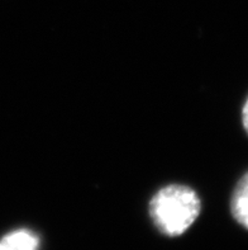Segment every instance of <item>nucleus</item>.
Masks as SVG:
<instances>
[{
    "label": "nucleus",
    "mask_w": 248,
    "mask_h": 250,
    "mask_svg": "<svg viewBox=\"0 0 248 250\" xmlns=\"http://www.w3.org/2000/svg\"><path fill=\"white\" fill-rule=\"evenodd\" d=\"M201 201L189 186L169 184L158 189L150 201L148 213L158 231L169 238L185 234L198 220Z\"/></svg>",
    "instance_id": "f257e3e1"
},
{
    "label": "nucleus",
    "mask_w": 248,
    "mask_h": 250,
    "mask_svg": "<svg viewBox=\"0 0 248 250\" xmlns=\"http://www.w3.org/2000/svg\"><path fill=\"white\" fill-rule=\"evenodd\" d=\"M41 239L31 229H16L0 239V250H39Z\"/></svg>",
    "instance_id": "f03ea898"
},
{
    "label": "nucleus",
    "mask_w": 248,
    "mask_h": 250,
    "mask_svg": "<svg viewBox=\"0 0 248 250\" xmlns=\"http://www.w3.org/2000/svg\"><path fill=\"white\" fill-rule=\"evenodd\" d=\"M230 212L239 225L248 230V171L239 179L233 190Z\"/></svg>",
    "instance_id": "7ed1b4c3"
},
{
    "label": "nucleus",
    "mask_w": 248,
    "mask_h": 250,
    "mask_svg": "<svg viewBox=\"0 0 248 250\" xmlns=\"http://www.w3.org/2000/svg\"><path fill=\"white\" fill-rule=\"evenodd\" d=\"M242 121H243V127H245L246 132L248 133V99H247V101H246L245 105H243Z\"/></svg>",
    "instance_id": "20e7f679"
}]
</instances>
